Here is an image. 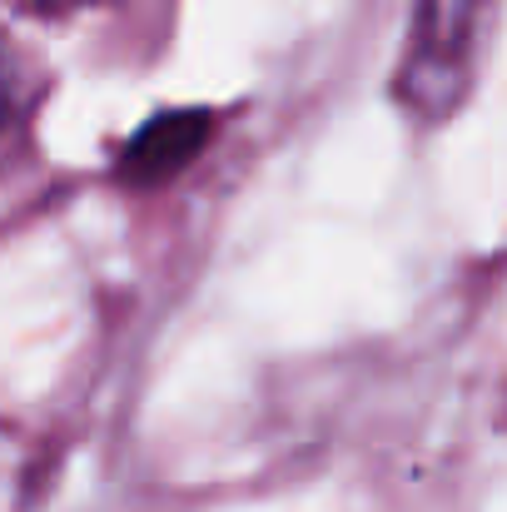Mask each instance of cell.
I'll return each mask as SVG.
<instances>
[{
    "label": "cell",
    "instance_id": "obj_1",
    "mask_svg": "<svg viewBox=\"0 0 507 512\" xmlns=\"http://www.w3.org/2000/svg\"><path fill=\"white\" fill-rule=\"evenodd\" d=\"M498 0H418L393 75L398 100L423 120H448L473 95Z\"/></svg>",
    "mask_w": 507,
    "mask_h": 512
},
{
    "label": "cell",
    "instance_id": "obj_2",
    "mask_svg": "<svg viewBox=\"0 0 507 512\" xmlns=\"http://www.w3.org/2000/svg\"><path fill=\"white\" fill-rule=\"evenodd\" d=\"M204 135H209V115H204V110H174V115H160V120H150V125L130 140V150H125V174H130L135 184L169 179L184 160L199 155Z\"/></svg>",
    "mask_w": 507,
    "mask_h": 512
},
{
    "label": "cell",
    "instance_id": "obj_3",
    "mask_svg": "<svg viewBox=\"0 0 507 512\" xmlns=\"http://www.w3.org/2000/svg\"><path fill=\"white\" fill-rule=\"evenodd\" d=\"M30 5H70V0H30Z\"/></svg>",
    "mask_w": 507,
    "mask_h": 512
}]
</instances>
